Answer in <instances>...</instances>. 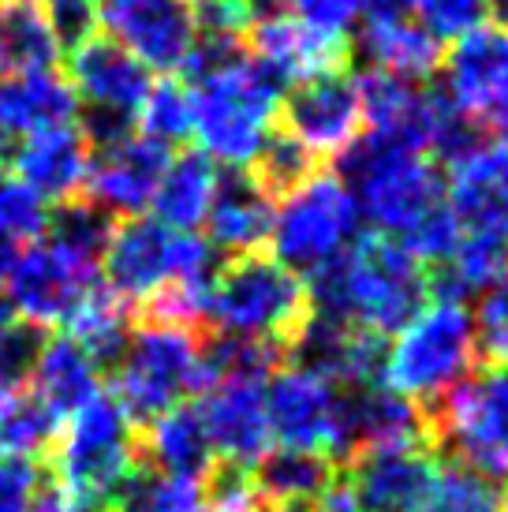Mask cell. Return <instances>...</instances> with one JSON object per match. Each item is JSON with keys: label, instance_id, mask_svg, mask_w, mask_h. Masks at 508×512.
I'll use <instances>...</instances> for the list:
<instances>
[{"label": "cell", "instance_id": "obj_30", "mask_svg": "<svg viewBox=\"0 0 508 512\" xmlns=\"http://www.w3.org/2000/svg\"><path fill=\"white\" fill-rule=\"evenodd\" d=\"M340 479V464L311 449H269L254 464V483L269 501H322Z\"/></svg>", "mask_w": 508, "mask_h": 512}, {"label": "cell", "instance_id": "obj_48", "mask_svg": "<svg viewBox=\"0 0 508 512\" xmlns=\"http://www.w3.org/2000/svg\"><path fill=\"white\" fill-rule=\"evenodd\" d=\"M262 512H329L322 501H269Z\"/></svg>", "mask_w": 508, "mask_h": 512}, {"label": "cell", "instance_id": "obj_46", "mask_svg": "<svg viewBox=\"0 0 508 512\" xmlns=\"http://www.w3.org/2000/svg\"><path fill=\"white\" fill-rule=\"evenodd\" d=\"M415 19V0H363V23H400Z\"/></svg>", "mask_w": 508, "mask_h": 512}, {"label": "cell", "instance_id": "obj_1", "mask_svg": "<svg viewBox=\"0 0 508 512\" xmlns=\"http://www.w3.org/2000/svg\"><path fill=\"white\" fill-rule=\"evenodd\" d=\"M307 296L311 318L393 337L430 303V285L408 247L370 232L307 277Z\"/></svg>", "mask_w": 508, "mask_h": 512}, {"label": "cell", "instance_id": "obj_7", "mask_svg": "<svg viewBox=\"0 0 508 512\" xmlns=\"http://www.w3.org/2000/svg\"><path fill=\"white\" fill-rule=\"evenodd\" d=\"M98 270L101 285L139 314L172 281L217 273L221 262L217 251L195 232H172L157 217H124L105 243Z\"/></svg>", "mask_w": 508, "mask_h": 512}, {"label": "cell", "instance_id": "obj_40", "mask_svg": "<svg viewBox=\"0 0 508 512\" xmlns=\"http://www.w3.org/2000/svg\"><path fill=\"white\" fill-rule=\"evenodd\" d=\"M202 498H206V512H262L266 505L262 490L254 483V468L232 464V460H217L206 471Z\"/></svg>", "mask_w": 508, "mask_h": 512}, {"label": "cell", "instance_id": "obj_8", "mask_svg": "<svg viewBox=\"0 0 508 512\" xmlns=\"http://www.w3.org/2000/svg\"><path fill=\"white\" fill-rule=\"evenodd\" d=\"M139 460V430L109 393L64 419L60 438L45 460L49 479L90 509H105L124 475Z\"/></svg>", "mask_w": 508, "mask_h": 512}, {"label": "cell", "instance_id": "obj_27", "mask_svg": "<svg viewBox=\"0 0 508 512\" xmlns=\"http://www.w3.org/2000/svg\"><path fill=\"white\" fill-rule=\"evenodd\" d=\"M359 53L367 68L400 75L411 83H426L441 68V42L415 19L400 23H363L359 42H352V57Z\"/></svg>", "mask_w": 508, "mask_h": 512}, {"label": "cell", "instance_id": "obj_43", "mask_svg": "<svg viewBox=\"0 0 508 512\" xmlns=\"http://www.w3.org/2000/svg\"><path fill=\"white\" fill-rule=\"evenodd\" d=\"M486 19V0H415V23L438 42H452Z\"/></svg>", "mask_w": 508, "mask_h": 512}, {"label": "cell", "instance_id": "obj_28", "mask_svg": "<svg viewBox=\"0 0 508 512\" xmlns=\"http://www.w3.org/2000/svg\"><path fill=\"white\" fill-rule=\"evenodd\" d=\"M217 165L202 150H184L172 154L165 165V176L154 191L150 210L165 228L172 232H195L206 221V210L217 191Z\"/></svg>", "mask_w": 508, "mask_h": 512}, {"label": "cell", "instance_id": "obj_23", "mask_svg": "<svg viewBox=\"0 0 508 512\" xmlns=\"http://www.w3.org/2000/svg\"><path fill=\"white\" fill-rule=\"evenodd\" d=\"M71 90L75 98L90 109H120V113H139L142 98L154 86V72L142 68L139 60L127 53L113 38H90L86 45L71 49Z\"/></svg>", "mask_w": 508, "mask_h": 512}, {"label": "cell", "instance_id": "obj_49", "mask_svg": "<svg viewBox=\"0 0 508 512\" xmlns=\"http://www.w3.org/2000/svg\"><path fill=\"white\" fill-rule=\"evenodd\" d=\"M486 15L494 27L508 30V0H486Z\"/></svg>", "mask_w": 508, "mask_h": 512}, {"label": "cell", "instance_id": "obj_34", "mask_svg": "<svg viewBox=\"0 0 508 512\" xmlns=\"http://www.w3.org/2000/svg\"><path fill=\"white\" fill-rule=\"evenodd\" d=\"M60 427L64 423L30 389L0 397V456H23L45 464L60 438Z\"/></svg>", "mask_w": 508, "mask_h": 512}, {"label": "cell", "instance_id": "obj_14", "mask_svg": "<svg viewBox=\"0 0 508 512\" xmlns=\"http://www.w3.org/2000/svg\"><path fill=\"white\" fill-rule=\"evenodd\" d=\"M105 38L124 45L150 72H180L195 45V15L187 0H101Z\"/></svg>", "mask_w": 508, "mask_h": 512}, {"label": "cell", "instance_id": "obj_35", "mask_svg": "<svg viewBox=\"0 0 508 512\" xmlns=\"http://www.w3.org/2000/svg\"><path fill=\"white\" fill-rule=\"evenodd\" d=\"M49 206L30 187H23L12 172H0V281L8 277L12 262L30 243L45 236Z\"/></svg>", "mask_w": 508, "mask_h": 512}, {"label": "cell", "instance_id": "obj_18", "mask_svg": "<svg viewBox=\"0 0 508 512\" xmlns=\"http://www.w3.org/2000/svg\"><path fill=\"white\" fill-rule=\"evenodd\" d=\"M169 157V146L142 139V135H131L127 143L98 150L90 161L83 199L101 206L113 221L142 217V210H150V202H154V191L165 176Z\"/></svg>", "mask_w": 508, "mask_h": 512}, {"label": "cell", "instance_id": "obj_5", "mask_svg": "<svg viewBox=\"0 0 508 512\" xmlns=\"http://www.w3.org/2000/svg\"><path fill=\"white\" fill-rule=\"evenodd\" d=\"M479 363L475 322L464 303L430 299L385 348L381 385L434 412Z\"/></svg>", "mask_w": 508, "mask_h": 512}, {"label": "cell", "instance_id": "obj_15", "mask_svg": "<svg viewBox=\"0 0 508 512\" xmlns=\"http://www.w3.org/2000/svg\"><path fill=\"white\" fill-rule=\"evenodd\" d=\"M441 456L426 445L370 449L340 468V490L355 512H419L438 479Z\"/></svg>", "mask_w": 508, "mask_h": 512}, {"label": "cell", "instance_id": "obj_20", "mask_svg": "<svg viewBox=\"0 0 508 512\" xmlns=\"http://www.w3.org/2000/svg\"><path fill=\"white\" fill-rule=\"evenodd\" d=\"M90 161H94V150L83 139V131L75 124H60L15 146L8 172L23 187H30L45 206H60L83 195Z\"/></svg>", "mask_w": 508, "mask_h": 512}, {"label": "cell", "instance_id": "obj_52", "mask_svg": "<svg viewBox=\"0 0 508 512\" xmlns=\"http://www.w3.org/2000/svg\"><path fill=\"white\" fill-rule=\"evenodd\" d=\"M505 512H508V494H505Z\"/></svg>", "mask_w": 508, "mask_h": 512}, {"label": "cell", "instance_id": "obj_6", "mask_svg": "<svg viewBox=\"0 0 508 512\" xmlns=\"http://www.w3.org/2000/svg\"><path fill=\"white\" fill-rule=\"evenodd\" d=\"M109 397L127 412L135 430L154 423L157 415L202 393V329L135 318L131 341L109 374Z\"/></svg>", "mask_w": 508, "mask_h": 512}, {"label": "cell", "instance_id": "obj_53", "mask_svg": "<svg viewBox=\"0 0 508 512\" xmlns=\"http://www.w3.org/2000/svg\"><path fill=\"white\" fill-rule=\"evenodd\" d=\"M505 150H508V143H505Z\"/></svg>", "mask_w": 508, "mask_h": 512}, {"label": "cell", "instance_id": "obj_47", "mask_svg": "<svg viewBox=\"0 0 508 512\" xmlns=\"http://www.w3.org/2000/svg\"><path fill=\"white\" fill-rule=\"evenodd\" d=\"M243 4H247V15H251V27L292 15V0H243Z\"/></svg>", "mask_w": 508, "mask_h": 512}, {"label": "cell", "instance_id": "obj_31", "mask_svg": "<svg viewBox=\"0 0 508 512\" xmlns=\"http://www.w3.org/2000/svg\"><path fill=\"white\" fill-rule=\"evenodd\" d=\"M60 57L64 53L45 23L42 4L0 0V75L53 72Z\"/></svg>", "mask_w": 508, "mask_h": 512}, {"label": "cell", "instance_id": "obj_36", "mask_svg": "<svg viewBox=\"0 0 508 512\" xmlns=\"http://www.w3.org/2000/svg\"><path fill=\"white\" fill-rule=\"evenodd\" d=\"M142 139H154V143L184 146L191 139V124H195V101H191V86L176 75H165L150 86V94L142 98L139 113H135Z\"/></svg>", "mask_w": 508, "mask_h": 512}, {"label": "cell", "instance_id": "obj_11", "mask_svg": "<svg viewBox=\"0 0 508 512\" xmlns=\"http://www.w3.org/2000/svg\"><path fill=\"white\" fill-rule=\"evenodd\" d=\"M441 94L490 131L508 135V30L479 23L452 38L441 53Z\"/></svg>", "mask_w": 508, "mask_h": 512}, {"label": "cell", "instance_id": "obj_12", "mask_svg": "<svg viewBox=\"0 0 508 512\" xmlns=\"http://www.w3.org/2000/svg\"><path fill=\"white\" fill-rule=\"evenodd\" d=\"M277 124L299 146H307L318 161L340 157L363 135V105H359L355 72H329L292 83L281 101Z\"/></svg>", "mask_w": 508, "mask_h": 512}, {"label": "cell", "instance_id": "obj_41", "mask_svg": "<svg viewBox=\"0 0 508 512\" xmlns=\"http://www.w3.org/2000/svg\"><path fill=\"white\" fill-rule=\"evenodd\" d=\"M471 322H475V348H479L482 363H505L508 359V270L482 292L479 311L471 314Z\"/></svg>", "mask_w": 508, "mask_h": 512}, {"label": "cell", "instance_id": "obj_37", "mask_svg": "<svg viewBox=\"0 0 508 512\" xmlns=\"http://www.w3.org/2000/svg\"><path fill=\"white\" fill-rule=\"evenodd\" d=\"M419 512H505V490L482 471L456 460H441L438 479Z\"/></svg>", "mask_w": 508, "mask_h": 512}, {"label": "cell", "instance_id": "obj_10", "mask_svg": "<svg viewBox=\"0 0 508 512\" xmlns=\"http://www.w3.org/2000/svg\"><path fill=\"white\" fill-rule=\"evenodd\" d=\"M359 210L333 169H322L303 187L277 202L269 247L273 258L296 277H311L359 240Z\"/></svg>", "mask_w": 508, "mask_h": 512}, {"label": "cell", "instance_id": "obj_26", "mask_svg": "<svg viewBox=\"0 0 508 512\" xmlns=\"http://www.w3.org/2000/svg\"><path fill=\"white\" fill-rule=\"evenodd\" d=\"M27 389L42 400L49 412L57 415L60 423H64L68 415L79 412L83 404H90L98 393H105V389H101V370L94 367V359L86 356L68 333L45 341Z\"/></svg>", "mask_w": 508, "mask_h": 512}, {"label": "cell", "instance_id": "obj_21", "mask_svg": "<svg viewBox=\"0 0 508 512\" xmlns=\"http://www.w3.org/2000/svg\"><path fill=\"white\" fill-rule=\"evenodd\" d=\"M445 206L464 236L508 243V150L486 146L445 176Z\"/></svg>", "mask_w": 508, "mask_h": 512}, {"label": "cell", "instance_id": "obj_4", "mask_svg": "<svg viewBox=\"0 0 508 512\" xmlns=\"http://www.w3.org/2000/svg\"><path fill=\"white\" fill-rule=\"evenodd\" d=\"M311 322V296L307 281L284 270L273 255L228 258L217 270L206 307V326L225 337L266 341L288 352L303 326Z\"/></svg>", "mask_w": 508, "mask_h": 512}, {"label": "cell", "instance_id": "obj_44", "mask_svg": "<svg viewBox=\"0 0 508 512\" xmlns=\"http://www.w3.org/2000/svg\"><path fill=\"white\" fill-rule=\"evenodd\" d=\"M292 19L299 27L329 38H352L363 19V0H292Z\"/></svg>", "mask_w": 508, "mask_h": 512}, {"label": "cell", "instance_id": "obj_3", "mask_svg": "<svg viewBox=\"0 0 508 512\" xmlns=\"http://www.w3.org/2000/svg\"><path fill=\"white\" fill-rule=\"evenodd\" d=\"M288 90L292 83L269 60L254 57L247 49V57L232 72L191 86L195 101L191 139H198V150L213 165L251 169L266 135L277 128V113Z\"/></svg>", "mask_w": 508, "mask_h": 512}, {"label": "cell", "instance_id": "obj_22", "mask_svg": "<svg viewBox=\"0 0 508 512\" xmlns=\"http://www.w3.org/2000/svg\"><path fill=\"white\" fill-rule=\"evenodd\" d=\"M262 389H266V382H217L206 389L198 412L210 430L217 460L254 468L273 449Z\"/></svg>", "mask_w": 508, "mask_h": 512}, {"label": "cell", "instance_id": "obj_51", "mask_svg": "<svg viewBox=\"0 0 508 512\" xmlns=\"http://www.w3.org/2000/svg\"><path fill=\"white\" fill-rule=\"evenodd\" d=\"M12 4H45V0H12Z\"/></svg>", "mask_w": 508, "mask_h": 512}, {"label": "cell", "instance_id": "obj_39", "mask_svg": "<svg viewBox=\"0 0 508 512\" xmlns=\"http://www.w3.org/2000/svg\"><path fill=\"white\" fill-rule=\"evenodd\" d=\"M45 341H49V329H38L19 318L0 333V397L27 389Z\"/></svg>", "mask_w": 508, "mask_h": 512}, {"label": "cell", "instance_id": "obj_16", "mask_svg": "<svg viewBox=\"0 0 508 512\" xmlns=\"http://www.w3.org/2000/svg\"><path fill=\"white\" fill-rule=\"evenodd\" d=\"M269 438L284 449H311L333 460L340 389L299 367H277L266 378Z\"/></svg>", "mask_w": 508, "mask_h": 512}, {"label": "cell", "instance_id": "obj_17", "mask_svg": "<svg viewBox=\"0 0 508 512\" xmlns=\"http://www.w3.org/2000/svg\"><path fill=\"white\" fill-rule=\"evenodd\" d=\"M8 299L19 322H30L38 329H57L71 318L86 296V288L98 281L94 270H83L79 262L60 255L53 243H30L23 255L12 262V270L4 277Z\"/></svg>", "mask_w": 508, "mask_h": 512}, {"label": "cell", "instance_id": "obj_32", "mask_svg": "<svg viewBox=\"0 0 508 512\" xmlns=\"http://www.w3.org/2000/svg\"><path fill=\"white\" fill-rule=\"evenodd\" d=\"M101 512H206V498L198 479L169 475L150 468L146 460H135V468L127 471Z\"/></svg>", "mask_w": 508, "mask_h": 512}, {"label": "cell", "instance_id": "obj_19", "mask_svg": "<svg viewBox=\"0 0 508 512\" xmlns=\"http://www.w3.org/2000/svg\"><path fill=\"white\" fill-rule=\"evenodd\" d=\"M273 214H277V199L266 187L254 180L251 169H228L217 176V191L206 210V236L217 255L240 258L258 255L269 243L273 232Z\"/></svg>", "mask_w": 508, "mask_h": 512}, {"label": "cell", "instance_id": "obj_13", "mask_svg": "<svg viewBox=\"0 0 508 512\" xmlns=\"http://www.w3.org/2000/svg\"><path fill=\"white\" fill-rule=\"evenodd\" d=\"M426 445L434 449L430 434V412L419 404L404 400L385 385H359V389H340L337 408V445L333 460L340 468L359 453L370 449H411Z\"/></svg>", "mask_w": 508, "mask_h": 512}, {"label": "cell", "instance_id": "obj_9", "mask_svg": "<svg viewBox=\"0 0 508 512\" xmlns=\"http://www.w3.org/2000/svg\"><path fill=\"white\" fill-rule=\"evenodd\" d=\"M434 453L508 479V359L482 363L430 412Z\"/></svg>", "mask_w": 508, "mask_h": 512}, {"label": "cell", "instance_id": "obj_33", "mask_svg": "<svg viewBox=\"0 0 508 512\" xmlns=\"http://www.w3.org/2000/svg\"><path fill=\"white\" fill-rule=\"evenodd\" d=\"M116 221L101 206H94L90 199H71L60 202L49 210L45 221V243H53L60 255H68L71 262H79L83 270L98 273V262L105 255V243L113 236Z\"/></svg>", "mask_w": 508, "mask_h": 512}, {"label": "cell", "instance_id": "obj_29", "mask_svg": "<svg viewBox=\"0 0 508 512\" xmlns=\"http://www.w3.org/2000/svg\"><path fill=\"white\" fill-rule=\"evenodd\" d=\"M131 329H135V311L127 303H120L101 281H94V285L86 288L79 307L64 322V333L83 348L86 356L94 359L101 378L120 363L127 341H131Z\"/></svg>", "mask_w": 508, "mask_h": 512}, {"label": "cell", "instance_id": "obj_2", "mask_svg": "<svg viewBox=\"0 0 508 512\" xmlns=\"http://www.w3.org/2000/svg\"><path fill=\"white\" fill-rule=\"evenodd\" d=\"M423 154H408L363 131L337 157V176L355 199V210L385 240L404 243L426 217L445 206V176Z\"/></svg>", "mask_w": 508, "mask_h": 512}, {"label": "cell", "instance_id": "obj_38", "mask_svg": "<svg viewBox=\"0 0 508 512\" xmlns=\"http://www.w3.org/2000/svg\"><path fill=\"white\" fill-rule=\"evenodd\" d=\"M322 169H325V161H318L307 146H299L284 128L269 131L262 150H258V157L251 161L254 180L266 187L277 202H281L284 195H292L296 187H303Z\"/></svg>", "mask_w": 508, "mask_h": 512}, {"label": "cell", "instance_id": "obj_50", "mask_svg": "<svg viewBox=\"0 0 508 512\" xmlns=\"http://www.w3.org/2000/svg\"><path fill=\"white\" fill-rule=\"evenodd\" d=\"M15 322V311H12V299H8V292H4V285H0V333L12 326Z\"/></svg>", "mask_w": 508, "mask_h": 512}, {"label": "cell", "instance_id": "obj_25", "mask_svg": "<svg viewBox=\"0 0 508 512\" xmlns=\"http://www.w3.org/2000/svg\"><path fill=\"white\" fill-rule=\"evenodd\" d=\"M139 460L157 471L202 483L206 471L217 464V453L198 404H176L165 415H157L154 423L139 427Z\"/></svg>", "mask_w": 508, "mask_h": 512}, {"label": "cell", "instance_id": "obj_42", "mask_svg": "<svg viewBox=\"0 0 508 512\" xmlns=\"http://www.w3.org/2000/svg\"><path fill=\"white\" fill-rule=\"evenodd\" d=\"M45 23L57 38L60 53H71L101 34L98 0H45Z\"/></svg>", "mask_w": 508, "mask_h": 512}, {"label": "cell", "instance_id": "obj_24", "mask_svg": "<svg viewBox=\"0 0 508 512\" xmlns=\"http://www.w3.org/2000/svg\"><path fill=\"white\" fill-rule=\"evenodd\" d=\"M79 98L64 75L30 72V75H0V135L23 143L30 135L60 124H75Z\"/></svg>", "mask_w": 508, "mask_h": 512}, {"label": "cell", "instance_id": "obj_45", "mask_svg": "<svg viewBox=\"0 0 508 512\" xmlns=\"http://www.w3.org/2000/svg\"><path fill=\"white\" fill-rule=\"evenodd\" d=\"M49 468L23 456H0V512H30Z\"/></svg>", "mask_w": 508, "mask_h": 512}]
</instances>
